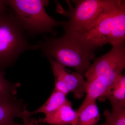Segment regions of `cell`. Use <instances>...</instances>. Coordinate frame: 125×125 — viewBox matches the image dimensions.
<instances>
[{"label":"cell","mask_w":125,"mask_h":125,"mask_svg":"<svg viewBox=\"0 0 125 125\" xmlns=\"http://www.w3.org/2000/svg\"><path fill=\"white\" fill-rule=\"evenodd\" d=\"M38 43L43 55L64 67L74 69L83 76L96 56L95 49L76 32L65 33L59 38L45 36Z\"/></svg>","instance_id":"6da1fadb"},{"label":"cell","mask_w":125,"mask_h":125,"mask_svg":"<svg viewBox=\"0 0 125 125\" xmlns=\"http://www.w3.org/2000/svg\"><path fill=\"white\" fill-rule=\"evenodd\" d=\"M77 33L95 50L108 43L113 47L125 42V1L117 0L88 30Z\"/></svg>","instance_id":"7a4b0ae2"},{"label":"cell","mask_w":125,"mask_h":125,"mask_svg":"<svg viewBox=\"0 0 125 125\" xmlns=\"http://www.w3.org/2000/svg\"><path fill=\"white\" fill-rule=\"evenodd\" d=\"M125 67V42L113 47L105 55L95 59L84 76L88 91L92 95L102 97L122 74Z\"/></svg>","instance_id":"3957f363"},{"label":"cell","mask_w":125,"mask_h":125,"mask_svg":"<svg viewBox=\"0 0 125 125\" xmlns=\"http://www.w3.org/2000/svg\"><path fill=\"white\" fill-rule=\"evenodd\" d=\"M14 13L24 31L31 36L52 33L55 36V27L62 25L65 21H57L46 12L45 7L49 3L47 0H5Z\"/></svg>","instance_id":"277c9868"},{"label":"cell","mask_w":125,"mask_h":125,"mask_svg":"<svg viewBox=\"0 0 125 125\" xmlns=\"http://www.w3.org/2000/svg\"><path fill=\"white\" fill-rule=\"evenodd\" d=\"M24 30L12 11L0 14V67L11 65L23 52L39 49L38 43L31 45L25 37Z\"/></svg>","instance_id":"5b68a950"},{"label":"cell","mask_w":125,"mask_h":125,"mask_svg":"<svg viewBox=\"0 0 125 125\" xmlns=\"http://www.w3.org/2000/svg\"><path fill=\"white\" fill-rule=\"evenodd\" d=\"M117 0H73L70 1L67 10L62 14L69 19L62 25L65 33H83L94 24L102 14L114 5Z\"/></svg>","instance_id":"8992f818"},{"label":"cell","mask_w":125,"mask_h":125,"mask_svg":"<svg viewBox=\"0 0 125 125\" xmlns=\"http://www.w3.org/2000/svg\"><path fill=\"white\" fill-rule=\"evenodd\" d=\"M51 65L55 80L65 83L69 90L70 93L74 94L78 99L83 98L86 93L88 84L83 76L77 72H73L66 69L51 57H48Z\"/></svg>","instance_id":"52a82bcc"},{"label":"cell","mask_w":125,"mask_h":125,"mask_svg":"<svg viewBox=\"0 0 125 125\" xmlns=\"http://www.w3.org/2000/svg\"><path fill=\"white\" fill-rule=\"evenodd\" d=\"M78 115L76 111L72 108L71 102L68 101L38 121L52 125H74Z\"/></svg>","instance_id":"ba28073f"},{"label":"cell","mask_w":125,"mask_h":125,"mask_svg":"<svg viewBox=\"0 0 125 125\" xmlns=\"http://www.w3.org/2000/svg\"><path fill=\"white\" fill-rule=\"evenodd\" d=\"M26 110V105L16 98L0 102V125H21L15 121L21 118Z\"/></svg>","instance_id":"9c48e42d"},{"label":"cell","mask_w":125,"mask_h":125,"mask_svg":"<svg viewBox=\"0 0 125 125\" xmlns=\"http://www.w3.org/2000/svg\"><path fill=\"white\" fill-rule=\"evenodd\" d=\"M101 101L109 100L113 110L125 108V76L121 74L116 81L109 87L105 94L100 99Z\"/></svg>","instance_id":"30bf717a"},{"label":"cell","mask_w":125,"mask_h":125,"mask_svg":"<svg viewBox=\"0 0 125 125\" xmlns=\"http://www.w3.org/2000/svg\"><path fill=\"white\" fill-rule=\"evenodd\" d=\"M68 101L66 95L54 89L48 99L41 107L34 111L28 112L30 117L38 113H44L45 115L54 111Z\"/></svg>","instance_id":"8fae6325"},{"label":"cell","mask_w":125,"mask_h":125,"mask_svg":"<svg viewBox=\"0 0 125 125\" xmlns=\"http://www.w3.org/2000/svg\"><path fill=\"white\" fill-rule=\"evenodd\" d=\"M78 114L74 125H96L100 119V113L96 101L88 104Z\"/></svg>","instance_id":"7c38bea8"},{"label":"cell","mask_w":125,"mask_h":125,"mask_svg":"<svg viewBox=\"0 0 125 125\" xmlns=\"http://www.w3.org/2000/svg\"><path fill=\"white\" fill-rule=\"evenodd\" d=\"M20 84L12 83L4 77V70L0 67V102L15 98L17 89Z\"/></svg>","instance_id":"4fadbf2b"},{"label":"cell","mask_w":125,"mask_h":125,"mask_svg":"<svg viewBox=\"0 0 125 125\" xmlns=\"http://www.w3.org/2000/svg\"><path fill=\"white\" fill-rule=\"evenodd\" d=\"M105 122L102 125H125V108L104 112Z\"/></svg>","instance_id":"5bb4252c"},{"label":"cell","mask_w":125,"mask_h":125,"mask_svg":"<svg viewBox=\"0 0 125 125\" xmlns=\"http://www.w3.org/2000/svg\"><path fill=\"white\" fill-rule=\"evenodd\" d=\"M7 6L5 0H0V14L8 10Z\"/></svg>","instance_id":"9a60e30c"},{"label":"cell","mask_w":125,"mask_h":125,"mask_svg":"<svg viewBox=\"0 0 125 125\" xmlns=\"http://www.w3.org/2000/svg\"><path fill=\"white\" fill-rule=\"evenodd\" d=\"M28 123L29 125H39V121L36 119L29 118L28 119Z\"/></svg>","instance_id":"2e32d148"},{"label":"cell","mask_w":125,"mask_h":125,"mask_svg":"<svg viewBox=\"0 0 125 125\" xmlns=\"http://www.w3.org/2000/svg\"><path fill=\"white\" fill-rule=\"evenodd\" d=\"M23 121V124H22L21 125H29L28 123V119L25 120Z\"/></svg>","instance_id":"e0dca14e"}]
</instances>
